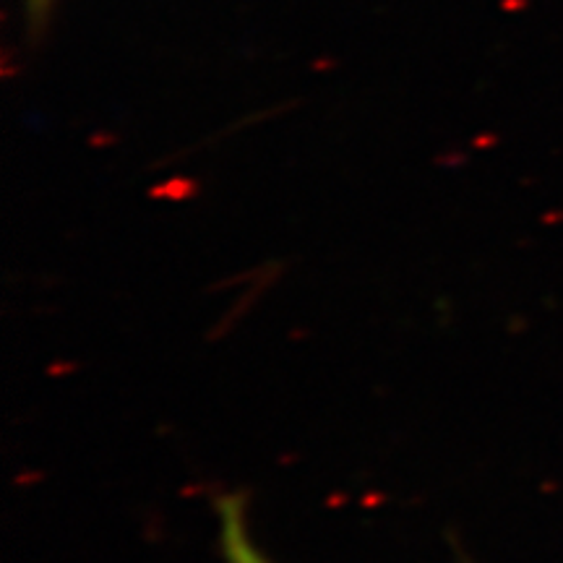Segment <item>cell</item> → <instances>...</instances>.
Listing matches in <instances>:
<instances>
[{
  "label": "cell",
  "mask_w": 563,
  "mask_h": 563,
  "mask_svg": "<svg viewBox=\"0 0 563 563\" xmlns=\"http://www.w3.org/2000/svg\"><path fill=\"white\" fill-rule=\"evenodd\" d=\"M238 563H274L269 555H264L262 551H258L256 545L249 548V551L241 553V559H238Z\"/></svg>",
  "instance_id": "cell-2"
},
{
  "label": "cell",
  "mask_w": 563,
  "mask_h": 563,
  "mask_svg": "<svg viewBox=\"0 0 563 563\" xmlns=\"http://www.w3.org/2000/svg\"><path fill=\"white\" fill-rule=\"evenodd\" d=\"M53 0H26V11H30L32 24H45L47 13H51Z\"/></svg>",
  "instance_id": "cell-1"
}]
</instances>
